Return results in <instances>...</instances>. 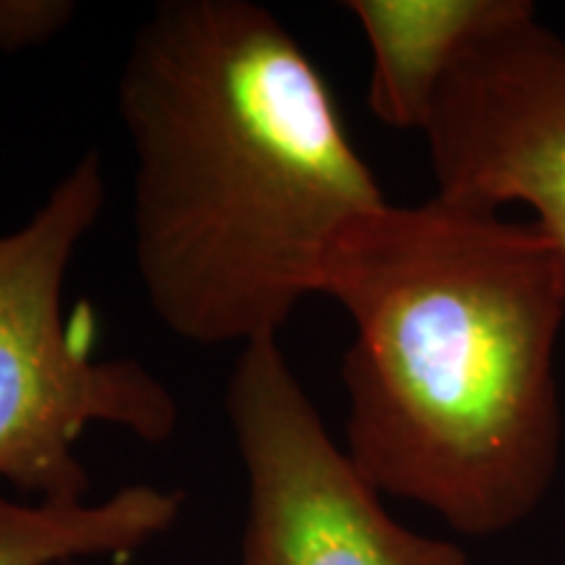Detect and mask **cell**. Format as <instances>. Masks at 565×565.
<instances>
[{"instance_id": "obj_7", "label": "cell", "mask_w": 565, "mask_h": 565, "mask_svg": "<svg viewBox=\"0 0 565 565\" xmlns=\"http://www.w3.org/2000/svg\"><path fill=\"white\" fill-rule=\"evenodd\" d=\"M183 492L124 487L103 503H17L0 494V565H53L74 557L126 555L179 521Z\"/></svg>"}, {"instance_id": "obj_8", "label": "cell", "mask_w": 565, "mask_h": 565, "mask_svg": "<svg viewBox=\"0 0 565 565\" xmlns=\"http://www.w3.org/2000/svg\"><path fill=\"white\" fill-rule=\"evenodd\" d=\"M76 17L68 0H0V51H24L53 40Z\"/></svg>"}, {"instance_id": "obj_6", "label": "cell", "mask_w": 565, "mask_h": 565, "mask_svg": "<svg viewBox=\"0 0 565 565\" xmlns=\"http://www.w3.org/2000/svg\"><path fill=\"white\" fill-rule=\"evenodd\" d=\"M529 0H351L372 53L366 108L393 129L429 121L443 82L479 38L524 13Z\"/></svg>"}, {"instance_id": "obj_2", "label": "cell", "mask_w": 565, "mask_h": 565, "mask_svg": "<svg viewBox=\"0 0 565 565\" xmlns=\"http://www.w3.org/2000/svg\"><path fill=\"white\" fill-rule=\"evenodd\" d=\"M322 296L345 309V454L380 494L463 536L536 513L557 477L565 263L534 223L443 196L387 202L338 238Z\"/></svg>"}, {"instance_id": "obj_1", "label": "cell", "mask_w": 565, "mask_h": 565, "mask_svg": "<svg viewBox=\"0 0 565 565\" xmlns=\"http://www.w3.org/2000/svg\"><path fill=\"white\" fill-rule=\"evenodd\" d=\"M134 152V263L171 333L278 338L322 294L338 238L387 196L320 68L249 0H166L118 76Z\"/></svg>"}, {"instance_id": "obj_3", "label": "cell", "mask_w": 565, "mask_h": 565, "mask_svg": "<svg viewBox=\"0 0 565 565\" xmlns=\"http://www.w3.org/2000/svg\"><path fill=\"white\" fill-rule=\"evenodd\" d=\"M105 204L103 158L87 152L24 228L0 236V477L40 500L82 503L76 443L89 424L145 443L175 433L173 393L137 359L95 362L61 317L63 282Z\"/></svg>"}, {"instance_id": "obj_4", "label": "cell", "mask_w": 565, "mask_h": 565, "mask_svg": "<svg viewBox=\"0 0 565 565\" xmlns=\"http://www.w3.org/2000/svg\"><path fill=\"white\" fill-rule=\"evenodd\" d=\"M225 414L249 479L242 565H469L456 542L385 511L328 435L278 338L238 353Z\"/></svg>"}, {"instance_id": "obj_5", "label": "cell", "mask_w": 565, "mask_h": 565, "mask_svg": "<svg viewBox=\"0 0 565 565\" xmlns=\"http://www.w3.org/2000/svg\"><path fill=\"white\" fill-rule=\"evenodd\" d=\"M422 134L437 196L526 204L565 263V40L534 6L461 55Z\"/></svg>"}]
</instances>
